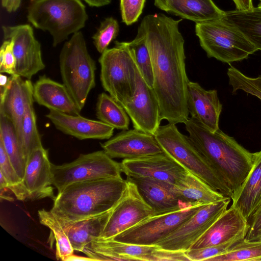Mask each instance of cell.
<instances>
[{
	"label": "cell",
	"mask_w": 261,
	"mask_h": 261,
	"mask_svg": "<svg viewBox=\"0 0 261 261\" xmlns=\"http://www.w3.org/2000/svg\"><path fill=\"white\" fill-rule=\"evenodd\" d=\"M181 20L160 13L146 15L140 24L151 57L153 89L159 101L161 120L175 124L184 123L189 118L190 81L186 70L185 40L178 28Z\"/></svg>",
	"instance_id": "1"
},
{
	"label": "cell",
	"mask_w": 261,
	"mask_h": 261,
	"mask_svg": "<svg viewBox=\"0 0 261 261\" xmlns=\"http://www.w3.org/2000/svg\"><path fill=\"white\" fill-rule=\"evenodd\" d=\"M184 123L198 150L223 178L232 195L237 192L251 169L254 153L220 128L212 132L192 117Z\"/></svg>",
	"instance_id": "2"
},
{
	"label": "cell",
	"mask_w": 261,
	"mask_h": 261,
	"mask_svg": "<svg viewBox=\"0 0 261 261\" xmlns=\"http://www.w3.org/2000/svg\"><path fill=\"white\" fill-rule=\"evenodd\" d=\"M126 185L121 176L71 184L58 192L50 211L63 225L100 215L115 207Z\"/></svg>",
	"instance_id": "3"
},
{
	"label": "cell",
	"mask_w": 261,
	"mask_h": 261,
	"mask_svg": "<svg viewBox=\"0 0 261 261\" xmlns=\"http://www.w3.org/2000/svg\"><path fill=\"white\" fill-rule=\"evenodd\" d=\"M27 17L35 28L49 32L56 46L84 28L88 17L80 0H31Z\"/></svg>",
	"instance_id": "4"
},
{
	"label": "cell",
	"mask_w": 261,
	"mask_h": 261,
	"mask_svg": "<svg viewBox=\"0 0 261 261\" xmlns=\"http://www.w3.org/2000/svg\"><path fill=\"white\" fill-rule=\"evenodd\" d=\"M154 136L164 152L213 189L231 198L232 192L223 178L175 124L160 126Z\"/></svg>",
	"instance_id": "5"
},
{
	"label": "cell",
	"mask_w": 261,
	"mask_h": 261,
	"mask_svg": "<svg viewBox=\"0 0 261 261\" xmlns=\"http://www.w3.org/2000/svg\"><path fill=\"white\" fill-rule=\"evenodd\" d=\"M59 62L63 83L81 111L89 92L95 86L96 69L82 32L75 33L64 43Z\"/></svg>",
	"instance_id": "6"
},
{
	"label": "cell",
	"mask_w": 261,
	"mask_h": 261,
	"mask_svg": "<svg viewBox=\"0 0 261 261\" xmlns=\"http://www.w3.org/2000/svg\"><path fill=\"white\" fill-rule=\"evenodd\" d=\"M195 34L207 56L223 63L242 61L257 50L237 28L224 17L196 23Z\"/></svg>",
	"instance_id": "7"
},
{
	"label": "cell",
	"mask_w": 261,
	"mask_h": 261,
	"mask_svg": "<svg viewBox=\"0 0 261 261\" xmlns=\"http://www.w3.org/2000/svg\"><path fill=\"white\" fill-rule=\"evenodd\" d=\"M115 44L99 58L100 79L104 90L121 105L135 92L137 64L126 42Z\"/></svg>",
	"instance_id": "8"
},
{
	"label": "cell",
	"mask_w": 261,
	"mask_h": 261,
	"mask_svg": "<svg viewBox=\"0 0 261 261\" xmlns=\"http://www.w3.org/2000/svg\"><path fill=\"white\" fill-rule=\"evenodd\" d=\"M53 186L58 192L67 186L79 181L121 177V163L112 159L103 150L81 154L69 163H51Z\"/></svg>",
	"instance_id": "9"
},
{
	"label": "cell",
	"mask_w": 261,
	"mask_h": 261,
	"mask_svg": "<svg viewBox=\"0 0 261 261\" xmlns=\"http://www.w3.org/2000/svg\"><path fill=\"white\" fill-rule=\"evenodd\" d=\"M83 252L93 260L183 261L184 252L163 249L156 245H140L113 239L97 238Z\"/></svg>",
	"instance_id": "10"
},
{
	"label": "cell",
	"mask_w": 261,
	"mask_h": 261,
	"mask_svg": "<svg viewBox=\"0 0 261 261\" xmlns=\"http://www.w3.org/2000/svg\"><path fill=\"white\" fill-rule=\"evenodd\" d=\"M204 205L198 204L172 212L152 215L111 239L128 244L155 245Z\"/></svg>",
	"instance_id": "11"
},
{
	"label": "cell",
	"mask_w": 261,
	"mask_h": 261,
	"mask_svg": "<svg viewBox=\"0 0 261 261\" xmlns=\"http://www.w3.org/2000/svg\"><path fill=\"white\" fill-rule=\"evenodd\" d=\"M231 198L203 205L192 217L180 225L156 246L163 249L186 251L227 210Z\"/></svg>",
	"instance_id": "12"
},
{
	"label": "cell",
	"mask_w": 261,
	"mask_h": 261,
	"mask_svg": "<svg viewBox=\"0 0 261 261\" xmlns=\"http://www.w3.org/2000/svg\"><path fill=\"white\" fill-rule=\"evenodd\" d=\"M126 180V189L111 211L101 238L112 239L154 214L152 208L139 193L136 185Z\"/></svg>",
	"instance_id": "13"
},
{
	"label": "cell",
	"mask_w": 261,
	"mask_h": 261,
	"mask_svg": "<svg viewBox=\"0 0 261 261\" xmlns=\"http://www.w3.org/2000/svg\"><path fill=\"white\" fill-rule=\"evenodd\" d=\"M5 40L13 43L16 59L15 74L31 80L45 67L41 55V45L29 24L3 26Z\"/></svg>",
	"instance_id": "14"
},
{
	"label": "cell",
	"mask_w": 261,
	"mask_h": 261,
	"mask_svg": "<svg viewBox=\"0 0 261 261\" xmlns=\"http://www.w3.org/2000/svg\"><path fill=\"white\" fill-rule=\"evenodd\" d=\"M136 75L135 92L121 106L134 128L154 135L162 121L159 101L153 88L146 83L137 66Z\"/></svg>",
	"instance_id": "15"
},
{
	"label": "cell",
	"mask_w": 261,
	"mask_h": 261,
	"mask_svg": "<svg viewBox=\"0 0 261 261\" xmlns=\"http://www.w3.org/2000/svg\"><path fill=\"white\" fill-rule=\"evenodd\" d=\"M121 166L126 176L150 177L173 185L187 171L165 152L123 159Z\"/></svg>",
	"instance_id": "16"
},
{
	"label": "cell",
	"mask_w": 261,
	"mask_h": 261,
	"mask_svg": "<svg viewBox=\"0 0 261 261\" xmlns=\"http://www.w3.org/2000/svg\"><path fill=\"white\" fill-rule=\"evenodd\" d=\"M101 146L112 159H130L164 152L153 135L135 128L122 130Z\"/></svg>",
	"instance_id": "17"
},
{
	"label": "cell",
	"mask_w": 261,
	"mask_h": 261,
	"mask_svg": "<svg viewBox=\"0 0 261 261\" xmlns=\"http://www.w3.org/2000/svg\"><path fill=\"white\" fill-rule=\"evenodd\" d=\"M34 101L31 80H24L20 76L11 75L7 86L1 89L0 114L12 123L20 144L23 118L28 107Z\"/></svg>",
	"instance_id": "18"
},
{
	"label": "cell",
	"mask_w": 261,
	"mask_h": 261,
	"mask_svg": "<svg viewBox=\"0 0 261 261\" xmlns=\"http://www.w3.org/2000/svg\"><path fill=\"white\" fill-rule=\"evenodd\" d=\"M249 227L248 221L241 211L231 204L192 245L191 249L222 245L243 240L247 234Z\"/></svg>",
	"instance_id": "19"
},
{
	"label": "cell",
	"mask_w": 261,
	"mask_h": 261,
	"mask_svg": "<svg viewBox=\"0 0 261 261\" xmlns=\"http://www.w3.org/2000/svg\"><path fill=\"white\" fill-rule=\"evenodd\" d=\"M145 201L152 208L154 215L167 213L188 206L181 200L174 185L150 177H128Z\"/></svg>",
	"instance_id": "20"
},
{
	"label": "cell",
	"mask_w": 261,
	"mask_h": 261,
	"mask_svg": "<svg viewBox=\"0 0 261 261\" xmlns=\"http://www.w3.org/2000/svg\"><path fill=\"white\" fill-rule=\"evenodd\" d=\"M187 108L192 118L212 132L219 128L222 109L216 90H206L198 83L189 81Z\"/></svg>",
	"instance_id": "21"
},
{
	"label": "cell",
	"mask_w": 261,
	"mask_h": 261,
	"mask_svg": "<svg viewBox=\"0 0 261 261\" xmlns=\"http://www.w3.org/2000/svg\"><path fill=\"white\" fill-rule=\"evenodd\" d=\"M46 117L63 133L79 140L111 138L114 128L99 120L50 110Z\"/></svg>",
	"instance_id": "22"
},
{
	"label": "cell",
	"mask_w": 261,
	"mask_h": 261,
	"mask_svg": "<svg viewBox=\"0 0 261 261\" xmlns=\"http://www.w3.org/2000/svg\"><path fill=\"white\" fill-rule=\"evenodd\" d=\"M50 166L47 150L43 147L36 149L28 157L23 179L29 199L55 198Z\"/></svg>",
	"instance_id": "23"
},
{
	"label": "cell",
	"mask_w": 261,
	"mask_h": 261,
	"mask_svg": "<svg viewBox=\"0 0 261 261\" xmlns=\"http://www.w3.org/2000/svg\"><path fill=\"white\" fill-rule=\"evenodd\" d=\"M33 98L38 105L49 111L55 110L73 115H79L81 111L65 86L45 75L40 76L33 85Z\"/></svg>",
	"instance_id": "24"
},
{
	"label": "cell",
	"mask_w": 261,
	"mask_h": 261,
	"mask_svg": "<svg viewBox=\"0 0 261 261\" xmlns=\"http://www.w3.org/2000/svg\"><path fill=\"white\" fill-rule=\"evenodd\" d=\"M159 9L193 21L201 22L223 17L225 11L212 0H154Z\"/></svg>",
	"instance_id": "25"
},
{
	"label": "cell",
	"mask_w": 261,
	"mask_h": 261,
	"mask_svg": "<svg viewBox=\"0 0 261 261\" xmlns=\"http://www.w3.org/2000/svg\"><path fill=\"white\" fill-rule=\"evenodd\" d=\"M231 199L247 220L261 205V150L254 153L251 169Z\"/></svg>",
	"instance_id": "26"
},
{
	"label": "cell",
	"mask_w": 261,
	"mask_h": 261,
	"mask_svg": "<svg viewBox=\"0 0 261 261\" xmlns=\"http://www.w3.org/2000/svg\"><path fill=\"white\" fill-rule=\"evenodd\" d=\"M174 186L181 201L187 206L211 204L227 197L188 171Z\"/></svg>",
	"instance_id": "27"
},
{
	"label": "cell",
	"mask_w": 261,
	"mask_h": 261,
	"mask_svg": "<svg viewBox=\"0 0 261 261\" xmlns=\"http://www.w3.org/2000/svg\"><path fill=\"white\" fill-rule=\"evenodd\" d=\"M112 210L100 215L63 225L74 251L83 252L86 245L101 237Z\"/></svg>",
	"instance_id": "28"
},
{
	"label": "cell",
	"mask_w": 261,
	"mask_h": 261,
	"mask_svg": "<svg viewBox=\"0 0 261 261\" xmlns=\"http://www.w3.org/2000/svg\"><path fill=\"white\" fill-rule=\"evenodd\" d=\"M224 18L237 28L254 45L261 50V9L254 7L250 11L238 10L225 11Z\"/></svg>",
	"instance_id": "29"
},
{
	"label": "cell",
	"mask_w": 261,
	"mask_h": 261,
	"mask_svg": "<svg viewBox=\"0 0 261 261\" xmlns=\"http://www.w3.org/2000/svg\"><path fill=\"white\" fill-rule=\"evenodd\" d=\"M0 141L19 176L23 178L27 164L20 143L11 121L0 114Z\"/></svg>",
	"instance_id": "30"
},
{
	"label": "cell",
	"mask_w": 261,
	"mask_h": 261,
	"mask_svg": "<svg viewBox=\"0 0 261 261\" xmlns=\"http://www.w3.org/2000/svg\"><path fill=\"white\" fill-rule=\"evenodd\" d=\"M96 115L99 121L114 128L127 130L129 116L122 106L105 92L99 94L96 106Z\"/></svg>",
	"instance_id": "31"
},
{
	"label": "cell",
	"mask_w": 261,
	"mask_h": 261,
	"mask_svg": "<svg viewBox=\"0 0 261 261\" xmlns=\"http://www.w3.org/2000/svg\"><path fill=\"white\" fill-rule=\"evenodd\" d=\"M38 215L40 223L49 228L54 234L56 241L57 258L67 260L73 254L74 250L64 226L50 210H39Z\"/></svg>",
	"instance_id": "32"
},
{
	"label": "cell",
	"mask_w": 261,
	"mask_h": 261,
	"mask_svg": "<svg viewBox=\"0 0 261 261\" xmlns=\"http://www.w3.org/2000/svg\"><path fill=\"white\" fill-rule=\"evenodd\" d=\"M126 44L132 53L137 66L148 85L153 88V75L150 55L145 36L139 25L136 37Z\"/></svg>",
	"instance_id": "33"
},
{
	"label": "cell",
	"mask_w": 261,
	"mask_h": 261,
	"mask_svg": "<svg viewBox=\"0 0 261 261\" xmlns=\"http://www.w3.org/2000/svg\"><path fill=\"white\" fill-rule=\"evenodd\" d=\"M261 257V241L245 239L233 245L226 252L212 257L208 261H257Z\"/></svg>",
	"instance_id": "34"
},
{
	"label": "cell",
	"mask_w": 261,
	"mask_h": 261,
	"mask_svg": "<svg viewBox=\"0 0 261 261\" xmlns=\"http://www.w3.org/2000/svg\"><path fill=\"white\" fill-rule=\"evenodd\" d=\"M21 146L27 161L34 150L43 147L37 127L33 104L28 107L23 118Z\"/></svg>",
	"instance_id": "35"
},
{
	"label": "cell",
	"mask_w": 261,
	"mask_h": 261,
	"mask_svg": "<svg viewBox=\"0 0 261 261\" xmlns=\"http://www.w3.org/2000/svg\"><path fill=\"white\" fill-rule=\"evenodd\" d=\"M0 172L5 177L8 189L14 194L18 200H25L29 198V194L21 178L12 165L6 152L3 143L0 141Z\"/></svg>",
	"instance_id": "36"
},
{
	"label": "cell",
	"mask_w": 261,
	"mask_h": 261,
	"mask_svg": "<svg viewBox=\"0 0 261 261\" xmlns=\"http://www.w3.org/2000/svg\"><path fill=\"white\" fill-rule=\"evenodd\" d=\"M227 74L229 84L232 88V93L241 90L261 100V75L256 77H249L233 66L228 68Z\"/></svg>",
	"instance_id": "37"
},
{
	"label": "cell",
	"mask_w": 261,
	"mask_h": 261,
	"mask_svg": "<svg viewBox=\"0 0 261 261\" xmlns=\"http://www.w3.org/2000/svg\"><path fill=\"white\" fill-rule=\"evenodd\" d=\"M119 32V25L116 19L112 17L105 18L92 37L97 50L100 54L104 52L117 37Z\"/></svg>",
	"instance_id": "38"
},
{
	"label": "cell",
	"mask_w": 261,
	"mask_h": 261,
	"mask_svg": "<svg viewBox=\"0 0 261 261\" xmlns=\"http://www.w3.org/2000/svg\"><path fill=\"white\" fill-rule=\"evenodd\" d=\"M239 241H234L222 245L191 249L185 251V253L190 261H208L212 257L224 253Z\"/></svg>",
	"instance_id": "39"
},
{
	"label": "cell",
	"mask_w": 261,
	"mask_h": 261,
	"mask_svg": "<svg viewBox=\"0 0 261 261\" xmlns=\"http://www.w3.org/2000/svg\"><path fill=\"white\" fill-rule=\"evenodd\" d=\"M145 0H120L122 21L129 25L136 22L142 13Z\"/></svg>",
	"instance_id": "40"
},
{
	"label": "cell",
	"mask_w": 261,
	"mask_h": 261,
	"mask_svg": "<svg viewBox=\"0 0 261 261\" xmlns=\"http://www.w3.org/2000/svg\"><path fill=\"white\" fill-rule=\"evenodd\" d=\"M15 65L13 43L11 40H5L0 51V72L15 75Z\"/></svg>",
	"instance_id": "41"
},
{
	"label": "cell",
	"mask_w": 261,
	"mask_h": 261,
	"mask_svg": "<svg viewBox=\"0 0 261 261\" xmlns=\"http://www.w3.org/2000/svg\"><path fill=\"white\" fill-rule=\"evenodd\" d=\"M249 230L245 237L248 241H256L261 234V205L248 220Z\"/></svg>",
	"instance_id": "42"
},
{
	"label": "cell",
	"mask_w": 261,
	"mask_h": 261,
	"mask_svg": "<svg viewBox=\"0 0 261 261\" xmlns=\"http://www.w3.org/2000/svg\"><path fill=\"white\" fill-rule=\"evenodd\" d=\"M22 0H1L2 7L8 12L16 11L20 7Z\"/></svg>",
	"instance_id": "43"
},
{
	"label": "cell",
	"mask_w": 261,
	"mask_h": 261,
	"mask_svg": "<svg viewBox=\"0 0 261 261\" xmlns=\"http://www.w3.org/2000/svg\"><path fill=\"white\" fill-rule=\"evenodd\" d=\"M236 9L242 11H250L254 8L252 0H232Z\"/></svg>",
	"instance_id": "44"
},
{
	"label": "cell",
	"mask_w": 261,
	"mask_h": 261,
	"mask_svg": "<svg viewBox=\"0 0 261 261\" xmlns=\"http://www.w3.org/2000/svg\"><path fill=\"white\" fill-rule=\"evenodd\" d=\"M91 7H99L109 5L112 0H84Z\"/></svg>",
	"instance_id": "45"
},
{
	"label": "cell",
	"mask_w": 261,
	"mask_h": 261,
	"mask_svg": "<svg viewBox=\"0 0 261 261\" xmlns=\"http://www.w3.org/2000/svg\"><path fill=\"white\" fill-rule=\"evenodd\" d=\"M10 79V76L8 77L6 75L3 74L2 73L0 74V86L1 89H4L7 86Z\"/></svg>",
	"instance_id": "46"
},
{
	"label": "cell",
	"mask_w": 261,
	"mask_h": 261,
	"mask_svg": "<svg viewBox=\"0 0 261 261\" xmlns=\"http://www.w3.org/2000/svg\"><path fill=\"white\" fill-rule=\"evenodd\" d=\"M93 260L92 259H91V258H89V257H80V256H74L73 254L67 260Z\"/></svg>",
	"instance_id": "47"
},
{
	"label": "cell",
	"mask_w": 261,
	"mask_h": 261,
	"mask_svg": "<svg viewBox=\"0 0 261 261\" xmlns=\"http://www.w3.org/2000/svg\"><path fill=\"white\" fill-rule=\"evenodd\" d=\"M259 1H260V3H259L257 7L261 9V0H259Z\"/></svg>",
	"instance_id": "48"
},
{
	"label": "cell",
	"mask_w": 261,
	"mask_h": 261,
	"mask_svg": "<svg viewBox=\"0 0 261 261\" xmlns=\"http://www.w3.org/2000/svg\"><path fill=\"white\" fill-rule=\"evenodd\" d=\"M257 240H259V241H261V234L260 235V236L259 237L258 239H257ZM256 240V241H257Z\"/></svg>",
	"instance_id": "49"
},
{
	"label": "cell",
	"mask_w": 261,
	"mask_h": 261,
	"mask_svg": "<svg viewBox=\"0 0 261 261\" xmlns=\"http://www.w3.org/2000/svg\"><path fill=\"white\" fill-rule=\"evenodd\" d=\"M257 261H261V257H260V258H258V259L257 260Z\"/></svg>",
	"instance_id": "50"
},
{
	"label": "cell",
	"mask_w": 261,
	"mask_h": 261,
	"mask_svg": "<svg viewBox=\"0 0 261 261\" xmlns=\"http://www.w3.org/2000/svg\"></svg>",
	"instance_id": "51"
}]
</instances>
